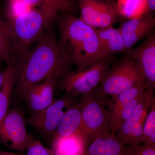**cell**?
I'll return each instance as SVG.
<instances>
[{
  "mask_svg": "<svg viewBox=\"0 0 155 155\" xmlns=\"http://www.w3.org/2000/svg\"><path fill=\"white\" fill-rule=\"evenodd\" d=\"M51 27L30 49L19 67L14 69L15 92L19 97L50 76L57 75L61 79L71 71V64L61 54L58 39Z\"/></svg>",
  "mask_w": 155,
  "mask_h": 155,
  "instance_id": "cell-1",
  "label": "cell"
},
{
  "mask_svg": "<svg viewBox=\"0 0 155 155\" xmlns=\"http://www.w3.org/2000/svg\"><path fill=\"white\" fill-rule=\"evenodd\" d=\"M58 16L59 49L70 64L80 69L106 58L95 29L70 13Z\"/></svg>",
  "mask_w": 155,
  "mask_h": 155,
  "instance_id": "cell-2",
  "label": "cell"
},
{
  "mask_svg": "<svg viewBox=\"0 0 155 155\" xmlns=\"http://www.w3.org/2000/svg\"><path fill=\"white\" fill-rule=\"evenodd\" d=\"M58 15L40 8H34L11 21V67L16 69L29 50L48 28L56 21Z\"/></svg>",
  "mask_w": 155,
  "mask_h": 155,
  "instance_id": "cell-3",
  "label": "cell"
},
{
  "mask_svg": "<svg viewBox=\"0 0 155 155\" xmlns=\"http://www.w3.org/2000/svg\"><path fill=\"white\" fill-rule=\"evenodd\" d=\"M145 83L144 77L140 67L127 55L114 64L97 87L92 91L97 97L112 100L140 84Z\"/></svg>",
  "mask_w": 155,
  "mask_h": 155,
  "instance_id": "cell-4",
  "label": "cell"
},
{
  "mask_svg": "<svg viewBox=\"0 0 155 155\" xmlns=\"http://www.w3.org/2000/svg\"><path fill=\"white\" fill-rule=\"evenodd\" d=\"M113 56L75 70L70 71L60 79L59 86L66 93L76 97L93 91L114 64Z\"/></svg>",
  "mask_w": 155,
  "mask_h": 155,
  "instance_id": "cell-5",
  "label": "cell"
},
{
  "mask_svg": "<svg viewBox=\"0 0 155 155\" xmlns=\"http://www.w3.org/2000/svg\"><path fill=\"white\" fill-rule=\"evenodd\" d=\"M78 104L81 113V124L78 132L87 144L99 134L110 132V111L107 99L97 97L91 92L81 95Z\"/></svg>",
  "mask_w": 155,
  "mask_h": 155,
  "instance_id": "cell-6",
  "label": "cell"
},
{
  "mask_svg": "<svg viewBox=\"0 0 155 155\" xmlns=\"http://www.w3.org/2000/svg\"><path fill=\"white\" fill-rule=\"evenodd\" d=\"M75 97L65 93L45 109L32 113L25 121L42 135L53 136L66 112L76 104Z\"/></svg>",
  "mask_w": 155,
  "mask_h": 155,
  "instance_id": "cell-7",
  "label": "cell"
},
{
  "mask_svg": "<svg viewBox=\"0 0 155 155\" xmlns=\"http://www.w3.org/2000/svg\"><path fill=\"white\" fill-rule=\"evenodd\" d=\"M80 10V18L94 29L113 26L122 15L115 0H75Z\"/></svg>",
  "mask_w": 155,
  "mask_h": 155,
  "instance_id": "cell-8",
  "label": "cell"
},
{
  "mask_svg": "<svg viewBox=\"0 0 155 155\" xmlns=\"http://www.w3.org/2000/svg\"><path fill=\"white\" fill-rule=\"evenodd\" d=\"M33 140L27 131L22 112L17 108L9 109L0 128V143L25 153Z\"/></svg>",
  "mask_w": 155,
  "mask_h": 155,
  "instance_id": "cell-9",
  "label": "cell"
},
{
  "mask_svg": "<svg viewBox=\"0 0 155 155\" xmlns=\"http://www.w3.org/2000/svg\"><path fill=\"white\" fill-rule=\"evenodd\" d=\"M153 90L145 89L133 113L116 131L117 137L125 145L141 143L143 125L150 108L155 103Z\"/></svg>",
  "mask_w": 155,
  "mask_h": 155,
  "instance_id": "cell-10",
  "label": "cell"
},
{
  "mask_svg": "<svg viewBox=\"0 0 155 155\" xmlns=\"http://www.w3.org/2000/svg\"><path fill=\"white\" fill-rule=\"evenodd\" d=\"M126 52L140 67L144 75L146 89H153L155 86V31L138 46Z\"/></svg>",
  "mask_w": 155,
  "mask_h": 155,
  "instance_id": "cell-11",
  "label": "cell"
},
{
  "mask_svg": "<svg viewBox=\"0 0 155 155\" xmlns=\"http://www.w3.org/2000/svg\"><path fill=\"white\" fill-rule=\"evenodd\" d=\"M60 78L51 75L41 83L25 91L21 98L31 113L38 112L49 106L54 101V93Z\"/></svg>",
  "mask_w": 155,
  "mask_h": 155,
  "instance_id": "cell-12",
  "label": "cell"
},
{
  "mask_svg": "<svg viewBox=\"0 0 155 155\" xmlns=\"http://www.w3.org/2000/svg\"><path fill=\"white\" fill-rule=\"evenodd\" d=\"M155 18L153 16L142 15L123 22L119 29L125 41L126 51L132 48L139 41L154 31Z\"/></svg>",
  "mask_w": 155,
  "mask_h": 155,
  "instance_id": "cell-13",
  "label": "cell"
},
{
  "mask_svg": "<svg viewBox=\"0 0 155 155\" xmlns=\"http://www.w3.org/2000/svg\"><path fill=\"white\" fill-rule=\"evenodd\" d=\"M125 145L116 134H99L87 144L83 155H125Z\"/></svg>",
  "mask_w": 155,
  "mask_h": 155,
  "instance_id": "cell-14",
  "label": "cell"
},
{
  "mask_svg": "<svg viewBox=\"0 0 155 155\" xmlns=\"http://www.w3.org/2000/svg\"><path fill=\"white\" fill-rule=\"evenodd\" d=\"M100 47L105 57L126 52L124 38L119 28L113 26L95 29Z\"/></svg>",
  "mask_w": 155,
  "mask_h": 155,
  "instance_id": "cell-15",
  "label": "cell"
},
{
  "mask_svg": "<svg viewBox=\"0 0 155 155\" xmlns=\"http://www.w3.org/2000/svg\"><path fill=\"white\" fill-rule=\"evenodd\" d=\"M87 144L79 132L64 137H53L54 155H83Z\"/></svg>",
  "mask_w": 155,
  "mask_h": 155,
  "instance_id": "cell-16",
  "label": "cell"
},
{
  "mask_svg": "<svg viewBox=\"0 0 155 155\" xmlns=\"http://www.w3.org/2000/svg\"><path fill=\"white\" fill-rule=\"evenodd\" d=\"M81 124V113L78 103L66 112L59 123L53 137H64L78 132Z\"/></svg>",
  "mask_w": 155,
  "mask_h": 155,
  "instance_id": "cell-17",
  "label": "cell"
},
{
  "mask_svg": "<svg viewBox=\"0 0 155 155\" xmlns=\"http://www.w3.org/2000/svg\"><path fill=\"white\" fill-rule=\"evenodd\" d=\"M5 78L0 88V128L9 110L10 99L16 82V74L12 67L4 71Z\"/></svg>",
  "mask_w": 155,
  "mask_h": 155,
  "instance_id": "cell-18",
  "label": "cell"
},
{
  "mask_svg": "<svg viewBox=\"0 0 155 155\" xmlns=\"http://www.w3.org/2000/svg\"><path fill=\"white\" fill-rule=\"evenodd\" d=\"M144 92L116 113L110 114L109 126L111 133L116 134L120 126L133 113L137 106L141 101Z\"/></svg>",
  "mask_w": 155,
  "mask_h": 155,
  "instance_id": "cell-19",
  "label": "cell"
},
{
  "mask_svg": "<svg viewBox=\"0 0 155 155\" xmlns=\"http://www.w3.org/2000/svg\"><path fill=\"white\" fill-rule=\"evenodd\" d=\"M0 57L8 67L11 64V35L8 21L0 16Z\"/></svg>",
  "mask_w": 155,
  "mask_h": 155,
  "instance_id": "cell-20",
  "label": "cell"
},
{
  "mask_svg": "<svg viewBox=\"0 0 155 155\" xmlns=\"http://www.w3.org/2000/svg\"><path fill=\"white\" fill-rule=\"evenodd\" d=\"M117 3L122 16L139 17L144 14L146 9V0H118Z\"/></svg>",
  "mask_w": 155,
  "mask_h": 155,
  "instance_id": "cell-21",
  "label": "cell"
},
{
  "mask_svg": "<svg viewBox=\"0 0 155 155\" xmlns=\"http://www.w3.org/2000/svg\"><path fill=\"white\" fill-rule=\"evenodd\" d=\"M149 110L143 125L141 143L155 146V103Z\"/></svg>",
  "mask_w": 155,
  "mask_h": 155,
  "instance_id": "cell-22",
  "label": "cell"
},
{
  "mask_svg": "<svg viewBox=\"0 0 155 155\" xmlns=\"http://www.w3.org/2000/svg\"><path fill=\"white\" fill-rule=\"evenodd\" d=\"M48 8L54 14L58 15L60 13H70L76 8V5L73 0H42Z\"/></svg>",
  "mask_w": 155,
  "mask_h": 155,
  "instance_id": "cell-23",
  "label": "cell"
},
{
  "mask_svg": "<svg viewBox=\"0 0 155 155\" xmlns=\"http://www.w3.org/2000/svg\"><path fill=\"white\" fill-rule=\"evenodd\" d=\"M33 9L17 0H7L8 21H11Z\"/></svg>",
  "mask_w": 155,
  "mask_h": 155,
  "instance_id": "cell-24",
  "label": "cell"
},
{
  "mask_svg": "<svg viewBox=\"0 0 155 155\" xmlns=\"http://www.w3.org/2000/svg\"><path fill=\"white\" fill-rule=\"evenodd\" d=\"M125 155H155V146L143 144L127 145Z\"/></svg>",
  "mask_w": 155,
  "mask_h": 155,
  "instance_id": "cell-25",
  "label": "cell"
},
{
  "mask_svg": "<svg viewBox=\"0 0 155 155\" xmlns=\"http://www.w3.org/2000/svg\"><path fill=\"white\" fill-rule=\"evenodd\" d=\"M24 155H54L51 149L45 146L39 140L34 139Z\"/></svg>",
  "mask_w": 155,
  "mask_h": 155,
  "instance_id": "cell-26",
  "label": "cell"
},
{
  "mask_svg": "<svg viewBox=\"0 0 155 155\" xmlns=\"http://www.w3.org/2000/svg\"><path fill=\"white\" fill-rule=\"evenodd\" d=\"M17 1H20L33 8L41 9L42 10H45V11L51 12L55 15H58L54 14L50 11L42 0H17Z\"/></svg>",
  "mask_w": 155,
  "mask_h": 155,
  "instance_id": "cell-27",
  "label": "cell"
},
{
  "mask_svg": "<svg viewBox=\"0 0 155 155\" xmlns=\"http://www.w3.org/2000/svg\"><path fill=\"white\" fill-rule=\"evenodd\" d=\"M146 9L143 15L153 16L155 11V0H146Z\"/></svg>",
  "mask_w": 155,
  "mask_h": 155,
  "instance_id": "cell-28",
  "label": "cell"
},
{
  "mask_svg": "<svg viewBox=\"0 0 155 155\" xmlns=\"http://www.w3.org/2000/svg\"><path fill=\"white\" fill-rule=\"evenodd\" d=\"M0 155H24V153H12L7 151H0Z\"/></svg>",
  "mask_w": 155,
  "mask_h": 155,
  "instance_id": "cell-29",
  "label": "cell"
},
{
  "mask_svg": "<svg viewBox=\"0 0 155 155\" xmlns=\"http://www.w3.org/2000/svg\"><path fill=\"white\" fill-rule=\"evenodd\" d=\"M4 78H5V73H4V72H2L0 71V88H1L2 85Z\"/></svg>",
  "mask_w": 155,
  "mask_h": 155,
  "instance_id": "cell-30",
  "label": "cell"
},
{
  "mask_svg": "<svg viewBox=\"0 0 155 155\" xmlns=\"http://www.w3.org/2000/svg\"><path fill=\"white\" fill-rule=\"evenodd\" d=\"M1 60H2V58L0 57V62H1Z\"/></svg>",
  "mask_w": 155,
  "mask_h": 155,
  "instance_id": "cell-31",
  "label": "cell"
}]
</instances>
